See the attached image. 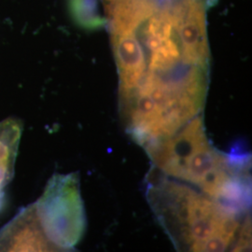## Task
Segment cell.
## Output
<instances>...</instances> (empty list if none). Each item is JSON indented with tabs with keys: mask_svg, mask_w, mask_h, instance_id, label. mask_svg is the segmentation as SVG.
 Returning <instances> with one entry per match:
<instances>
[{
	"mask_svg": "<svg viewBox=\"0 0 252 252\" xmlns=\"http://www.w3.org/2000/svg\"><path fill=\"white\" fill-rule=\"evenodd\" d=\"M146 152L162 174L194 185L240 213L248 210L249 159L230 156L210 145L202 115Z\"/></svg>",
	"mask_w": 252,
	"mask_h": 252,
	"instance_id": "7a4b0ae2",
	"label": "cell"
},
{
	"mask_svg": "<svg viewBox=\"0 0 252 252\" xmlns=\"http://www.w3.org/2000/svg\"><path fill=\"white\" fill-rule=\"evenodd\" d=\"M32 207L54 251L72 250L81 241L86 216L78 174L54 175Z\"/></svg>",
	"mask_w": 252,
	"mask_h": 252,
	"instance_id": "277c9868",
	"label": "cell"
},
{
	"mask_svg": "<svg viewBox=\"0 0 252 252\" xmlns=\"http://www.w3.org/2000/svg\"><path fill=\"white\" fill-rule=\"evenodd\" d=\"M218 0H101L119 72L143 77L210 63L207 14Z\"/></svg>",
	"mask_w": 252,
	"mask_h": 252,
	"instance_id": "6da1fadb",
	"label": "cell"
},
{
	"mask_svg": "<svg viewBox=\"0 0 252 252\" xmlns=\"http://www.w3.org/2000/svg\"><path fill=\"white\" fill-rule=\"evenodd\" d=\"M36 220L32 204L0 230V252H52Z\"/></svg>",
	"mask_w": 252,
	"mask_h": 252,
	"instance_id": "5b68a950",
	"label": "cell"
},
{
	"mask_svg": "<svg viewBox=\"0 0 252 252\" xmlns=\"http://www.w3.org/2000/svg\"><path fill=\"white\" fill-rule=\"evenodd\" d=\"M148 197L179 250L224 252L237 236L240 248L248 246L249 221L240 229L238 211L202 191L162 178L150 185Z\"/></svg>",
	"mask_w": 252,
	"mask_h": 252,
	"instance_id": "3957f363",
	"label": "cell"
},
{
	"mask_svg": "<svg viewBox=\"0 0 252 252\" xmlns=\"http://www.w3.org/2000/svg\"><path fill=\"white\" fill-rule=\"evenodd\" d=\"M23 124L17 118L0 122V210L5 203V189L14 176Z\"/></svg>",
	"mask_w": 252,
	"mask_h": 252,
	"instance_id": "8992f818",
	"label": "cell"
}]
</instances>
